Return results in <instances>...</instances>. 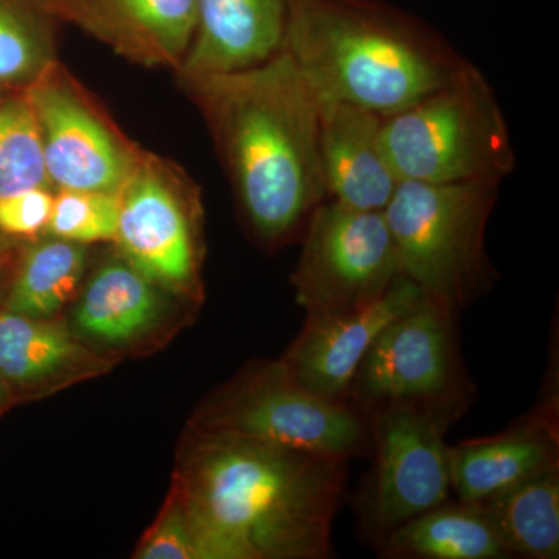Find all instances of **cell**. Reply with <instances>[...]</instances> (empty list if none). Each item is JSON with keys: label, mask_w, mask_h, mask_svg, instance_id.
<instances>
[{"label": "cell", "mask_w": 559, "mask_h": 559, "mask_svg": "<svg viewBox=\"0 0 559 559\" xmlns=\"http://www.w3.org/2000/svg\"><path fill=\"white\" fill-rule=\"evenodd\" d=\"M13 401V392L5 382L0 381V414L5 411V407Z\"/></svg>", "instance_id": "obj_27"}, {"label": "cell", "mask_w": 559, "mask_h": 559, "mask_svg": "<svg viewBox=\"0 0 559 559\" xmlns=\"http://www.w3.org/2000/svg\"><path fill=\"white\" fill-rule=\"evenodd\" d=\"M159 286L127 260L102 264L84 283L73 308V333L109 348H128L153 336L165 318Z\"/></svg>", "instance_id": "obj_18"}, {"label": "cell", "mask_w": 559, "mask_h": 559, "mask_svg": "<svg viewBox=\"0 0 559 559\" xmlns=\"http://www.w3.org/2000/svg\"><path fill=\"white\" fill-rule=\"evenodd\" d=\"M182 80L204 114L250 237L267 250L300 240L329 198L319 103L288 55Z\"/></svg>", "instance_id": "obj_2"}, {"label": "cell", "mask_w": 559, "mask_h": 559, "mask_svg": "<svg viewBox=\"0 0 559 559\" xmlns=\"http://www.w3.org/2000/svg\"><path fill=\"white\" fill-rule=\"evenodd\" d=\"M50 189L38 121L27 94L0 105V200L21 191Z\"/></svg>", "instance_id": "obj_22"}, {"label": "cell", "mask_w": 559, "mask_h": 559, "mask_svg": "<svg viewBox=\"0 0 559 559\" xmlns=\"http://www.w3.org/2000/svg\"><path fill=\"white\" fill-rule=\"evenodd\" d=\"M511 558L558 559L559 465L481 500Z\"/></svg>", "instance_id": "obj_20"}, {"label": "cell", "mask_w": 559, "mask_h": 559, "mask_svg": "<svg viewBox=\"0 0 559 559\" xmlns=\"http://www.w3.org/2000/svg\"><path fill=\"white\" fill-rule=\"evenodd\" d=\"M55 194L47 187L21 191L0 200V230L31 238L47 230Z\"/></svg>", "instance_id": "obj_26"}, {"label": "cell", "mask_w": 559, "mask_h": 559, "mask_svg": "<svg viewBox=\"0 0 559 559\" xmlns=\"http://www.w3.org/2000/svg\"><path fill=\"white\" fill-rule=\"evenodd\" d=\"M423 296L415 283L401 275L381 299L362 310L307 316L304 329L280 359L311 392L347 400V390L367 349L390 322Z\"/></svg>", "instance_id": "obj_13"}, {"label": "cell", "mask_w": 559, "mask_h": 559, "mask_svg": "<svg viewBox=\"0 0 559 559\" xmlns=\"http://www.w3.org/2000/svg\"><path fill=\"white\" fill-rule=\"evenodd\" d=\"M300 241L290 283L307 316L362 310L403 275L384 212L325 200L312 212Z\"/></svg>", "instance_id": "obj_8"}, {"label": "cell", "mask_w": 559, "mask_h": 559, "mask_svg": "<svg viewBox=\"0 0 559 559\" xmlns=\"http://www.w3.org/2000/svg\"><path fill=\"white\" fill-rule=\"evenodd\" d=\"M46 33L31 16L0 0V84L33 83L53 62Z\"/></svg>", "instance_id": "obj_23"}, {"label": "cell", "mask_w": 559, "mask_h": 559, "mask_svg": "<svg viewBox=\"0 0 559 559\" xmlns=\"http://www.w3.org/2000/svg\"><path fill=\"white\" fill-rule=\"evenodd\" d=\"M384 559H509L484 507L450 499L407 521L377 547Z\"/></svg>", "instance_id": "obj_19"}, {"label": "cell", "mask_w": 559, "mask_h": 559, "mask_svg": "<svg viewBox=\"0 0 559 559\" xmlns=\"http://www.w3.org/2000/svg\"><path fill=\"white\" fill-rule=\"evenodd\" d=\"M193 429L234 433L347 462L371 454L369 414L352 401L311 392L282 359L245 367L202 404Z\"/></svg>", "instance_id": "obj_6"}, {"label": "cell", "mask_w": 559, "mask_h": 559, "mask_svg": "<svg viewBox=\"0 0 559 559\" xmlns=\"http://www.w3.org/2000/svg\"><path fill=\"white\" fill-rule=\"evenodd\" d=\"M558 352L532 409L500 432L450 447L455 499L481 502L533 474L559 465Z\"/></svg>", "instance_id": "obj_12"}, {"label": "cell", "mask_w": 559, "mask_h": 559, "mask_svg": "<svg viewBox=\"0 0 559 559\" xmlns=\"http://www.w3.org/2000/svg\"><path fill=\"white\" fill-rule=\"evenodd\" d=\"M382 143L400 180L502 183L516 167L498 97L469 61L439 90L382 117Z\"/></svg>", "instance_id": "obj_5"}, {"label": "cell", "mask_w": 559, "mask_h": 559, "mask_svg": "<svg viewBox=\"0 0 559 559\" xmlns=\"http://www.w3.org/2000/svg\"><path fill=\"white\" fill-rule=\"evenodd\" d=\"M457 318L423 296L390 322L367 349L347 400L364 411L395 401L448 404L468 411L476 389L460 352Z\"/></svg>", "instance_id": "obj_9"}, {"label": "cell", "mask_w": 559, "mask_h": 559, "mask_svg": "<svg viewBox=\"0 0 559 559\" xmlns=\"http://www.w3.org/2000/svg\"><path fill=\"white\" fill-rule=\"evenodd\" d=\"M119 226V197L102 191L60 190L53 198V209L47 234L50 237L92 245L116 241Z\"/></svg>", "instance_id": "obj_24"}, {"label": "cell", "mask_w": 559, "mask_h": 559, "mask_svg": "<svg viewBox=\"0 0 559 559\" xmlns=\"http://www.w3.org/2000/svg\"><path fill=\"white\" fill-rule=\"evenodd\" d=\"M46 5L146 68L179 70L197 28V0H46Z\"/></svg>", "instance_id": "obj_14"}, {"label": "cell", "mask_w": 559, "mask_h": 559, "mask_svg": "<svg viewBox=\"0 0 559 559\" xmlns=\"http://www.w3.org/2000/svg\"><path fill=\"white\" fill-rule=\"evenodd\" d=\"M282 50L316 100L381 117L439 90L468 61L439 32L384 0H289Z\"/></svg>", "instance_id": "obj_3"}, {"label": "cell", "mask_w": 559, "mask_h": 559, "mask_svg": "<svg viewBox=\"0 0 559 559\" xmlns=\"http://www.w3.org/2000/svg\"><path fill=\"white\" fill-rule=\"evenodd\" d=\"M318 103L326 198L349 209L384 212L400 179L382 143V117L348 103Z\"/></svg>", "instance_id": "obj_15"}, {"label": "cell", "mask_w": 559, "mask_h": 559, "mask_svg": "<svg viewBox=\"0 0 559 559\" xmlns=\"http://www.w3.org/2000/svg\"><path fill=\"white\" fill-rule=\"evenodd\" d=\"M44 162L58 190L119 193L142 153L103 116L57 61L28 84Z\"/></svg>", "instance_id": "obj_11"}, {"label": "cell", "mask_w": 559, "mask_h": 559, "mask_svg": "<svg viewBox=\"0 0 559 559\" xmlns=\"http://www.w3.org/2000/svg\"><path fill=\"white\" fill-rule=\"evenodd\" d=\"M366 412L371 468L353 509L359 538L377 549L401 525L452 499L447 433L466 409L395 401Z\"/></svg>", "instance_id": "obj_7"}, {"label": "cell", "mask_w": 559, "mask_h": 559, "mask_svg": "<svg viewBox=\"0 0 559 559\" xmlns=\"http://www.w3.org/2000/svg\"><path fill=\"white\" fill-rule=\"evenodd\" d=\"M347 460L193 429L176 471L200 559H329Z\"/></svg>", "instance_id": "obj_1"}, {"label": "cell", "mask_w": 559, "mask_h": 559, "mask_svg": "<svg viewBox=\"0 0 559 559\" xmlns=\"http://www.w3.org/2000/svg\"><path fill=\"white\" fill-rule=\"evenodd\" d=\"M499 189L496 182L400 180L384 209L404 277L457 316L499 278L485 248Z\"/></svg>", "instance_id": "obj_4"}, {"label": "cell", "mask_w": 559, "mask_h": 559, "mask_svg": "<svg viewBox=\"0 0 559 559\" xmlns=\"http://www.w3.org/2000/svg\"><path fill=\"white\" fill-rule=\"evenodd\" d=\"M289 0H197V28L180 79L235 72L282 50Z\"/></svg>", "instance_id": "obj_16"}, {"label": "cell", "mask_w": 559, "mask_h": 559, "mask_svg": "<svg viewBox=\"0 0 559 559\" xmlns=\"http://www.w3.org/2000/svg\"><path fill=\"white\" fill-rule=\"evenodd\" d=\"M87 249L51 237L25 250L7 294L5 310L36 319H57L76 299L86 275Z\"/></svg>", "instance_id": "obj_21"}, {"label": "cell", "mask_w": 559, "mask_h": 559, "mask_svg": "<svg viewBox=\"0 0 559 559\" xmlns=\"http://www.w3.org/2000/svg\"><path fill=\"white\" fill-rule=\"evenodd\" d=\"M110 367L57 319L0 310V381L11 392L43 396L100 377Z\"/></svg>", "instance_id": "obj_17"}, {"label": "cell", "mask_w": 559, "mask_h": 559, "mask_svg": "<svg viewBox=\"0 0 559 559\" xmlns=\"http://www.w3.org/2000/svg\"><path fill=\"white\" fill-rule=\"evenodd\" d=\"M117 197L121 257L160 289L201 300V210L190 183L142 154Z\"/></svg>", "instance_id": "obj_10"}, {"label": "cell", "mask_w": 559, "mask_h": 559, "mask_svg": "<svg viewBox=\"0 0 559 559\" xmlns=\"http://www.w3.org/2000/svg\"><path fill=\"white\" fill-rule=\"evenodd\" d=\"M134 558L200 559L189 511L175 481L159 516L140 539Z\"/></svg>", "instance_id": "obj_25"}]
</instances>
